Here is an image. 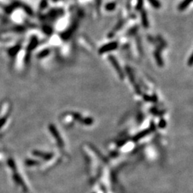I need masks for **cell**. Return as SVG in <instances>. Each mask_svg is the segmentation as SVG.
Instances as JSON below:
<instances>
[{"instance_id":"2e32d148","label":"cell","mask_w":193,"mask_h":193,"mask_svg":"<svg viewBox=\"0 0 193 193\" xmlns=\"http://www.w3.org/2000/svg\"><path fill=\"white\" fill-rule=\"evenodd\" d=\"M39 163L38 161L33 160H27L25 161V164L27 166H35V165H37Z\"/></svg>"},{"instance_id":"7a4b0ae2","label":"cell","mask_w":193,"mask_h":193,"mask_svg":"<svg viewBox=\"0 0 193 193\" xmlns=\"http://www.w3.org/2000/svg\"><path fill=\"white\" fill-rule=\"evenodd\" d=\"M118 47V43L117 42H112L108 44H104L102 47H100L99 49V53L100 54H104L107 52H111V51L115 50Z\"/></svg>"},{"instance_id":"ba28073f","label":"cell","mask_w":193,"mask_h":193,"mask_svg":"<svg viewBox=\"0 0 193 193\" xmlns=\"http://www.w3.org/2000/svg\"><path fill=\"white\" fill-rule=\"evenodd\" d=\"M150 129H145V130L142 131V132H139L137 135H136L135 136V137H134V140H135V141H137V140H140V139L143 138V137H145V136H147L148 135V134L150 133Z\"/></svg>"},{"instance_id":"277c9868","label":"cell","mask_w":193,"mask_h":193,"mask_svg":"<svg viewBox=\"0 0 193 193\" xmlns=\"http://www.w3.org/2000/svg\"><path fill=\"white\" fill-rule=\"evenodd\" d=\"M49 129L51 133H52V135H53V137H55V138L56 139L57 141L58 145H59V146H63V145H64V143H63L61 137L59 136V134L57 128L55 127L53 125H49Z\"/></svg>"},{"instance_id":"9a60e30c","label":"cell","mask_w":193,"mask_h":193,"mask_svg":"<svg viewBox=\"0 0 193 193\" xmlns=\"http://www.w3.org/2000/svg\"><path fill=\"white\" fill-rule=\"evenodd\" d=\"M126 72H127V74L128 77H129V80H130L132 82H134V75H133V73H132V70H131L130 68H129V67H126Z\"/></svg>"},{"instance_id":"7c38bea8","label":"cell","mask_w":193,"mask_h":193,"mask_svg":"<svg viewBox=\"0 0 193 193\" xmlns=\"http://www.w3.org/2000/svg\"><path fill=\"white\" fill-rule=\"evenodd\" d=\"M154 55H155V59L156 61H157L158 65L163 66V59H162L161 56H160V54L158 52H156L155 53H154Z\"/></svg>"},{"instance_id":"6da1fadb","label":"cell","mask_w":193,"mask_h":193,"mask_svg":"<svg viewBox=\"0 0 193 193\" xmlns=\"http://www.w3.org/2000/svg\"><path fill=\"white\" fill-rule=\"evenodd\" d=\"M109 62H110L111 64H112V66L115 67V70L117 71V74H118L119 76L120 77L121 80H123L125 77V74L124 72H123V70L122 69L121 67H120V64H119V62H117V59H116L114 56H112V55H110V56L109 57Z\"/></svg>"},{"instance_id":"d6986e66","label":"cell","mask_w":193,"mask_h":193,"mask_svg":"<svg viewBox=\"0 0 193 193\" xmlns=\"http://www.w3.org/2000/svg\"><path fill=\"white\" fill-rule=\"evenodd\" d=\"M19 46H17V47H15V48L12 49L10 51V54L11 55H15V54L17 53L18 52H19Z\"/></svg>"},{"instance_id":"8fae6325","label":"cell","mask_w":193,"mask_h":193,"mask_svg":"<svg viewBox=\"0 0 193 193\" xmlns=\"http://www.w3.org/2000/svg\"><path fill=\"white\" fill-rule=\"evenodd\" d=\"M152 7L155 9H160L161 7V3L158 0H148Z\"/></svg>"},{"instance_id":"52a82bcc","label":"cell","mask_w":193,"mask_h":193,"mask_svg":"<svg viewBox=\"0 0 193 193\" xmlns=\"http://www.w3.org/2000/svg\"><path fill=\"white\" fill-rule=\"evenodd\" d=\"M13 180H15V182L17 184H18V185H21V186L24 187V189L27 190V188H26V186H25V185H24V181H23L22 178H21V177L19 175V174L14 173V174H13Z\"/></svg>"},{"instance_id":"cb8c5ba5","label":"cell","mask_w":193,"mask_h":193,"mask_svg":"<svg viewBox=\"0 0 193 193\" xmlns=\"http://www.w3.org/2000/svg\"><path fill=\"white\" fill-rule=\"evenodd\" d=\"M192 58H193V56H192V55L190 56V60H189V64H190V65H192Z\"/></svg>"},{"instance_id":"e0dca14e","label":"cell","mask_w":193,"mask_h":193,"mask_svg":"<svg viewBox=\"0 0 193 193\" xmlns=\"http://www.w3.org/2000/svg\"><path fill=\"white\" fill-rule=\"evenodd\" d=\"M8 165L10 166V167L12 169V170L15 171L17 169L16 165H15V161H14L12 159H9L8 160Z\"/></svg>"},{"instance_id":"3957f363","label":"cell","mask_w":193,"mask_h":193,"mask_svg":"<svg viewBox=\"0 0 193 193\" xmlns=\"http://www.w3.org/2000/svg\"><path fill=\"white\" fill-rule=\"evenodd\" d=\"M77 27V22H75L74 24H72V25L69 27V29H67L65 32H64L62 33V35H61L62 38L64 40H67L70 38V37L72 36V34L75 32V31L76 30Z\"/></svg>"},{"instance_id":"ac0fdd59","label":"cell","mask_w":193,"mask_h":193,"mask_svg":"<svg viewBox=\"0 0 193 193\" xmlns=\"http://www.w3.org/2000/svg\"><path fill=\"white\" fill-rule=\"evenodd\" d=\"M143 3H144V0H137V6H136L137 10H142V8H143Z\"/></svg>"},{"instance_id":"8992f818","label":"cell","mask_w":193,"mask_h":193,"mask_svg":"<svg viewBox=\"0 0 193 193\" xmlns=\"http://www.w3.org/2000/svg\"><path fill=\"white\" fill-rule=\"evenodd\" d=\"M141 20H142V24H143V27L145 29H147L149 27V21H148L147 15L145 11H143L141 13Z\"/></svg>"},{"instance_id":"30bf717a","label":"cell","mask_w":193,"mask_h":193,"mask_svg":"<svg viewBox=\"0 0 193 193\" xmlns=\"http://www.w3.org/2000/svg\"><path fill=\"white\" fill-rule=\"evenodd\" d=\"M37 44H38L37 38L36 37H32V39H31L30 43H29V44L28 50L31 51L32 49L35 48V47H37Z\"/></svg>"},{"instance_id":"ffe728a7","label":"cell","mask_w":193,"mask_h":193,"mask_svg":"<svg viewBox=\"0 0 193 193\" xmlns=\"http://www.w3.org/2000/svg\"><path fill=\"white\" fill-rule=\"evenodd\" d=\"M6 122H7V117H2V118L0 119V128H1L4 126Z\"/></svg>"},{"instance_id":"44dd1931","label":"cell","mask_w":193,"mask_h":193,"mask_svg":"<svg viewBox=\"0 0 193 193\" xmlns=\"http://www.w3.org/2000/svg\"><path fill=\"white\" fill-rule=\"evenodd\" d=\"M44 31L46 32V33L48 34V35H51V34H52V29H51L50 27H44Z\"/></svg>"},{"instance_id":"5b68a950","label":"cell","mask_w":193,"mask_h":193,"mask_svg":"<svg viewBox=\"0 0 193 193\" xmlns=\"http://www.w3.org/2000/svg\"><path fill=\"white\" fill-rule=\"evenodd\" d=\"M32 154L35 156H37V157H42V158L45 159V160H50L53 157V154L47 153V152H43L37 150H35L34 152H32Z\"/></svg>"},{"instance_id":"603a6c76","label":"cell","mask_w":193,"mask_h":193,"mask_svg":"<svg viewBox=\"0 0 193 193\" xmlns=\"http://www.w3.org/2000/svg\"><path fill=\"white\" fill-rule=\"evenodd\" d=\"M46 6H47V0H43L41 4V8H44L46 7Z\"/></svg>"},{"instance_id":"7402d4cb","label":"cell","mask_w":193,"mask_h":193,"mask_svg":"<svg viewBox=\"0 0 193 193\" xmlns=\"http://www.w3.org/2000/svg\"><path fill=\"white\" fill-rule=\"evenodd\" d=\"M165 125H166V122H165V120H160V123H159V126H160V127H165Z\"/></svg>"},{"instance_id":"4fadbf2b","label":"cell","mask_w":193,"mask_h":193,"mask_svg":"<svg viewBox=\"0 0 193 193\" xmlns=\"http://www.w3.org/2000/svg\"><path fill=\"white\" fill-rule=\"evenodd\" d=\"M116 7L115 2H109L105 5V10L107 11H113Z\"/></svg>"},{"instance_id":"9c48e42d","label":"cell","mask_w":193,"mask_h":193,"mask_svg":"<svg viewBox=\"0 0 193 193\" xmlns=\"http://www.w3.org/2000/svg\"><path fill=\"white\" fill-rule=\"evenodd\" d=\"M192 0H183L181 3L179 5L178 9L180 11H183L185 10V9L187 8V7H189L190 4L192 3Z\"/></svg>"},{"instance_id":"5bb4252c","label":"cell","mask_w":193,"mask_h":193,"mask_svg":"<svg viewBox=\"0 0 193 193\" xmlns=\"http://www.w3.org/2000/svg\"><path fill=\"white\" fill-rule=\"evenodd\" d=\"M49 52H50V51H49V49H44V50H42V52H40L38 54L37 57L43 58V57H47V55L49 54Z\"/></svg>"}]
</instances>
